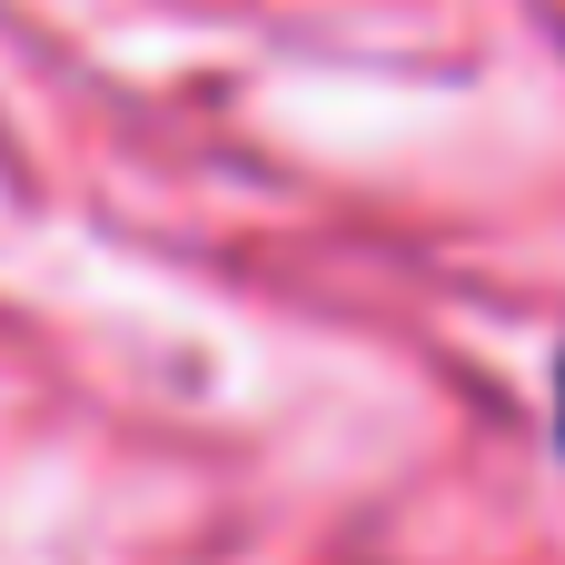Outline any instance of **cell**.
I'll return each mask as SVG.
<instances>
[{"instance_id": "cell-1", "label": "cell", "mask_w": 565, "mask_h": 565, "mask_svg": "<svg viewBox=\"0 0 565 565\" xmlns=\"http://www.w3.org/2000/svg\"><path fill=\"white\" fill-rule=\"evenodd\" d=\"M556 437H565V377H556Z\"/></svg>"}]
</instances>
